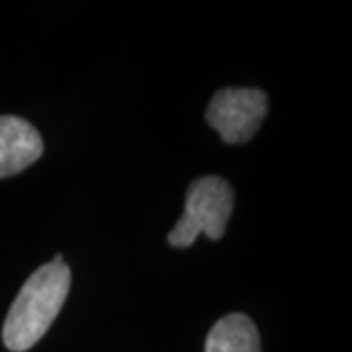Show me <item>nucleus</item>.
<instances>
[{"mask_svg":"<svg viewBox=\"0 0 352 352\" xmlns=\"http://www.w3.org/2000/svg\"><path fill=\"white\" fill-rule=\"evenodd\" d=\"M206 352H261L258 331L247 315H226L210 331Z\"/></svg>","mask_w":352,"mask_h":352,"instance_id":"obj_5","label":"nucleus"},{"mask_svg":"<svg viewBox=\"0 0 352 352\" xmlns=\"http://www.w3.org/2000/svg\"><path fill=\"white\" fill-rule=\"evenodd\" d=\"M43 155L38 129L18 116H0V178L25 170Z\"/></svg>","mask_w":352,"mask_h":352,"instance_id":"obj_4","label":"nucleus"},{"mask_svg":"<svg viewBox=\"0 0 352 352\" xmlns=\"http://www.w3.org/2000/svg\"><path fill=\"white\" fill-rule=\"evenodd\" d=\"M268 113V96L258 88H221L206 110V120L226 143H247Z\"/></svg>","mask_w":352,"mask_h":352,"instance_id":"obj_3","label":"nucleus"},{"mask_svg":"<svg viewBox=\"0 0 352 352\" xmlns=\"http://www.w3.org/2000/svg\"><path fill=\"white\" fill-rule=\"evenodd\" d=\"M71 288V268L65 263L43 264L16 296L6 315L2 340L12 352L30 351L50 331Z\"/></svg>","mask_w":352,"mask_h":352,"instance_id":"obj_1","label":"nucleus"},{"mask_svg":"<svg viewBox=\"0 0 352 352\" xmlns=\"http://www.w3.org/2000/svg\"><path fill=\"white\" fill-rule=\"evenodd\" d=\"M235 194L229 182L219 176H204L194 180L186 192L184 214L168 233V245L176 249H188L204 233L217 241L226 233L227 221L233 212Z\"/></svg>","mask_w":352,"mask_h":352,"instance_id":"obj_2","label":"nucleus"}]
</instances>
